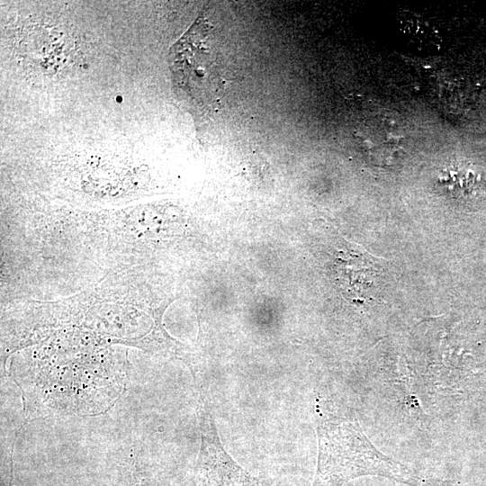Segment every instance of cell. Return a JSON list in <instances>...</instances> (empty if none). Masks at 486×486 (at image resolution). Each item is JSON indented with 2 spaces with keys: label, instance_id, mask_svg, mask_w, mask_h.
I'll use <instances>...</instances> for the list:
<instances>
[{
  "label": "cell",
  "instance_id": "obj_5",
  "mask_svg": "<svg viewBox=\"0 0 486 486\" xmlns=\"http://www.w3.org/2000/svg\"><path fill=\"white\" fill-rule=\"evenodd\" d=\"M116 100L119 102H121L122 99V96H117Z\"/></svg>",
  "mask_w": 486,
  "mask_h": 486
},
{
  "label": "cell",
  "instance_id": "obj_3",
  "mask_svg": "<svg viewBox=\"0 0 486 486\" xmlns=\"http://www.w3.org/2000/svg\"><path fill=\"white\" fill-rule=\"evenodd\" d=\"M358 139L373 161L390 164L402 151L404 137L396 121L382 115L372 116L358 130Z\"/></svg>",
  "mask_w": 486,
  "mask_h": 486
},
{
  "label": "cell",
  "instance_id": "obj_2",
  "mask_svg": "<svg viewBox=\"0 0 486 486\" xmlns=\"http://www.w3.org/2000/svg\"><path fill=\"white\" fill-rule=\"evenodd\" d=\"M201 448L195 467L197 486H261L257 479L239 466L225 451L207 401L199 405Z\"/></svg>",
  "mask_w": 486,
  "mask_h": 486
},
{
  "label": "cell",
  "instance_id": "obj_4",
  "mask_svg": "<svg viewBox=\"0 0 486 486\" xmlns=\"http://www.w3.org/2000/svg\"><path fill=\"white\" fill-rule=\"evenodd\" d=\"M482 175L467 162L453 161L445 166L437 176V184L454 198L475 195L482 187Z\"/></svg>",
  "mask_w": 486,
  "mask_h": 486
},
{
  "label": "cell",
  "instance_id": "obj_1",
  "mask_svg": "<svg viewBox=\"0 0 486 486\" xmlns=\"http://www.w3.org/2000/svg\"><path fill=\"white\" fill-rule=\"evenodd\" d=\"M317 432L319 456L311 486H342L364 475L425 486V481L410 468L380 453L357 422L342 418H321Z\"/></svg>",
  "mask_w": 486,
  "mask_h": 486
}]
</instances>
